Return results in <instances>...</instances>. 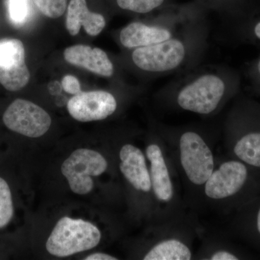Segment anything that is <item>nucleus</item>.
I'll return each mask as SVG.
<instances>
[{
  "label": "nucleus",
  "instance_id": "f257e3e1",
  "mask_svg": "<svg viewBox=\"0 0 260 260\" xmlns=\"http://www.w3.org/2000/svg\"><path fill=\"white\" fill-rule=\"evenodd\" d=\"M241 76L226 66L207 65L181 73L162 87L161 104L170 109L213 116L239 93Z\"/></svg>",
  "mask_w": 260,
  "mask_h": 260
},
{
  "label": "nucleus",
  "instance_id": "f03ea898",
  "mask_svg": "<svg viewBox=\"0 0 260 260\" xmlns=\"http://www.w3.org/2000/svg\"><path fill=\"white\" fill-rule=\"evenodd\" d=\"M155 129L177 168L185 191L186 205L195 212L201 208L202 190L216 162L212 140L205 132L194 126L158 123Z\"/></svg>",
  "mask_w": 260,
  "mask_h": 260
},
{
  "label": "nucleus",
  "instance_id": "7ed1b4c3",
  "mask_svg": "<svg viewBox=\"0 0 260 260\" xmlns=\"http://www.w3.org/2000/svg\"><path fill=\"white\" fill-rule=\"evenodd\" d=\"M209 24L205 15L167 41L132 49V63L155 77L180 75L200 65L208 47Z\"/></svg>",
  "mask_w": 260,
  "mask_h": 260
},
{
  "label": "nucleus",
  "instance_id": "20e7f679",
  "mask_svg": "<svg viewBox=\"0 0 260 260\" xmlns=\"http://www.w3.org/2000/svg\"><path fill=\"white\" fill-rule=\"evenodd\" d=\"M150 136L145 153L150 171L153 201L150 223L185 216L189 213L181 194L182 184L177 168L156 130Z\"/></svg>",
  "mask_w": 260,
  "mask_h": 260
},
{
  "label": "nucleus",
  "instance_id": "39448f33",
  "mask_svg": "<svg viewBox=\"0 0 260 260\" xmlns=\"http://www.w3.org/2000/svg\"><path fill=\"white\" fill-rule=\"evenodd\" d=\"M166 8L151 21L133 22L121 29L119 35L121 46L134 49L164 42L192 20L204 15V10L198 6L174 10Z\"/></svg>",
  "mask_w": 260,
  "mask_h": 260
},
{
  "label": "nucleus",
  "instance_id": "423d86ee",
  "mask_svg": "<svg viewBox=\"0 0 260 260\" xmlns=\"http://www.w3.org/2000/svg\"><path fill=\"white\" fill-rule=\"evenodd\" d=\"M256 107L238 101L224 124L225 144L230 153L249 167L260 169V127Z\"/></svg>",
  "mask_w": 260,
  "mask_h": 260
},
{
  "label": "nucleus",
  "instance_id": "0eeeda50",
  "mask_svg": "<svg viewBox=\"0 0 260 260\" xmlns=\"http://www.w3.org/2000/svg\"><path fill=\"white\" fill-rule=\"evenodd\" d=\"M249 175L244 162L217 157L213 172L202 190L201 207L205 205L220 213L229 209L245 189Z\"/></svg>",
  "mask_w": 260,
  "mask_h": 260
},
{
  "label": "nucleus",
  "instance_id": "6e6552de",
  "mask_svg": "<svg viewBox=\"0 0 260 260\" xmlns=\"http://www.w3.org/2000/svg\"><path fill=\"white\" fill-rule=\"evenodd\" d=\"M101 239L100 230L93 224L66 216L56 223L48 238L46 248L51 255L66 257L93 249Z\"/></svg>",
  "mask_w": 260,
  "mask_h": 260
},
{
  "label": "nucleus",
  "instance_id": "1a4fd4ad",
  "mask_svg": "<svg viewBox=\"0 0 260 260\" xmlns=\"http://www.w3.org/2000/svg\"><path fill=\"white\" fill-rule=\"evenodd\" d=\"M107 168V160L102 154L90 149L80 148L63 162L61 172L68 180L70 189L75 194L83 195L93 189L91 177L102 175Z\"/></svg>",
  "mask_w": 260,
  "mask_h": 260
},
{
  "label": "nucleus",
  "instance_id": "9d476101",
  "mask_svg": "<svg viewBox=\"0 0 260 260\" xmlns=\"http://www.w3.org/2000/svg\"><path fill=\"white\" fill-rule=\"evenodd\" d=\"M119 169L132 190L143 197L148 208L153 212L151 181L146 155L133 143L121 145L119 153ZM152 220V219H151Z\"/></svg>",
  "mask_w": 260,
  "mask_h": 260
},
{
  "label": "nucleus",
  "instance_id": "9b49d317",
  "mask_svg": "<svg viewBox=\"0 0 260 260\" xmlns=\"http://www.w3.org/2000/svg\"><path fill=\"white\" fill-rule=\"evenodd\" d=\"M5 125L15 133L37 138L47 133L51 116L42 107L29 101L16 99L3 114Z\"/></svg>",
  "mask_w": 260,
  "mask_h": 260
},
{
  "label": "nucleus",
  "instance_id": "f8f14e48",
  "mask_svg": "<svg viewBox=\"0 0 260 260\" xmlns=\"http://www.w3.org/2000/svg\"><path fill=\"white\" fill-rule=\"evenodd\" d=\"M30 80L25 64V48L17 39L0 40V84L9 91H18Z\"/></svg>",
  "mask_w": 260,
  "mask_h": 260
},
{
  "label": "nucleus",
  "instance_id": "ddd939ff",
  "mask_svg": "<svg viewBox=\"0 0 260 260\" xmlns=\"http://www.w3.org/2000/svg\"><path fill=\"white\" fill-rule=\"evenodd\" d=\"M117 108L116 97L105 90L81 91L68 103L70 116L81 122L104 120L114 114Z\"/></svg>",
  "mask_w": 260,
  "mask_h": 260
},
{
  "label": "nucleus",
  "instance_id": "4468645a",
  "mask_svg": "<svg viewBox=\"0 0 260 260\" xmlns=\"http://www.w3.org/2000/svg\"><path fill=\"white\" fill-rule=\"evenodd\" d=\"M65 60L75 66L85 68L101 76L110 78L115 68L107 53L99 48L78 44L67 48L64 51Z\"/></svg>",
  "mask_w": 260,
  "mask_h": 260
},
{
  "label": "nucleus",
  "instance_id": "2eb2a0df",
  "mask_svg": "<svg viewBox=\"0 0 260 260\" xmlns=\"http://www.w3.org/2000/svg\"><path fill=\"white\" fill-rule=\"evenodd\" d=\"M81 26L89 36L96 37L105 28L106 20L102 15L90 12L85 0H71L67 13V30L75 37Z\"/></svg>",
  "mask_w": 260,
  "mask_h": 260
},
{
  "label": "nucleus",
  "instance_id": "dca6fc26",
  "mask_svg": "<svg viewBox=\"0 0 260 260\" xmlns=\"http://www.w3.org/2000/svg\"><path fill=\"white\" fill-rule=\"evenodd\" d=\"M229 24L236 40L260 47V5H251L242 17Z\"/></svg>",
  "mask_w": 260,
  "mask_h": 260
},
{
  "label": "nucleus",
  "instance_id": "f3484780",
  "mask_svg": "<svg viewBox=\"0 0 260 260\" xmlns=\"http://www.w3.org/2000/svg\"><path fill=\"white\" fill-rule=\"evenodd\" d=\"M202 244L194 254V259L237 260L240 259L235 251L229 247V244L218 234L202 235Z\"/></svg>",
  "mask_w": 260,
  "mask_h": 260
},
{
  "label": "nucleus",
  "instance_id": "a211bd4d",
  "mask_svg": "<svg viewBox=\"0 0 260 260\" xmlns=\"http://www.w3.org/2000/svg\"><path fill=\"white\" fill-rule=\"evenodd\" d=\"M168 0H116L120 9L132 13L147 14L166 8Z\"/></svg>",
  "mask_w": 260,
  "mask_h": 260
},
{
  "label": "nucleus",
  "instance_id": "6ab92c4d",
  "mask_svg": "<svg viewBox=\"0 0 260 260\" xmlns=\"http://www.w3.org/2000/svg\"><path fill=\"white\" fill-rule=\"evenodd\" d=\"M14 213L11 191L7 181L0 177V229L6 226Z\"/></svg>",
  "mask_w": 260,
  "mask_h": 260
},
{
  "label": "nucleus",
  "instance_id": "aec40b11",
  "mask_svg": "<svg viewBox=\"0 0 260 260\" xmlns=\"http://www.w3.org/2000/svg\"><path fill=\"white\" fill-rule=\"evenodd\" d=\"M42 14L51 18H57L64 14L68 0H34Z\"/></svg>",
  "mask_w": 260,
  "mask_h": 260
},
{
  "label": "nucleus",
  "instance_id": "412c9836",
  "mask_svg": "<svg viewBox=\"0 0 260 260\" xmlns=\"http://www.w3.org/2000/svg\"><path fill=\"white\" fill-rule=\"evenodd\" d=\"M29 5L28 0H9V15L15 24H23L28 18Z\"/></svg>",
  "mask_w": 260,
  "mask_h": 260
},
{
  "label": "nucleus",
  "instance_id": "4be33fe9",
  "mask_svg": "<svg viewBox=\"0 0 260 260\" xmlns=\"http://www.w3.org/2000/svg\"><path fill=\"white\" fill-rule=\"evenodd\" d=\"M244 75L250 88L260 94V55L246 64Z\"/></svg>",
  "mask_w": 260,
  "mask_h": 260
},
{
  "label": "nucleus",
  "instance_id": "5701e85b",
  "mask_svg": "<svg viewBox=\"0 0 260 260\" xmlns=\"http://www.w3.org/2000/svg\"><path fill=\"white\" fill-rule=\"evenodd\" d=\"M61 85L67 93L76 95L81 92V86H80L79 80L73 75L64 76L61 82Z\"/></svg>",
  "mask_w": 260,
  "mask_h": 260
},
{
  "label": "nucleus",
  "instance_id": "b1692460",
  "mask_svg": "<svg viewBox=\"0 0 260 260\" xmlns=\"http://www.w3.org/2000/svg\"><path fill=\"white\" fill-rule=\"evenodd\" d=\"M85 260H116L118 258L115 256L109 255V254H105V253H94L86 256L84 259Z\"/></svg>",
  "mask_w": 260,
  "mask_h": 260
},
{
  "label": "nucleus",
  "instance_id": "393cba45",
  "mask_svg": "<svg viewBox=\"0 0 260 260\" xmlns=\"http://www.w3.org/2000/svg\"><path fill=\"white\" fill-rule=\"evenodd\" d=\"M255 229L256 232H257L258 234H259V235L260 236V205L256 213Z\"/></svg>",
  "mask_w": 260,
  "mask_h": 260
}]
</instances>
